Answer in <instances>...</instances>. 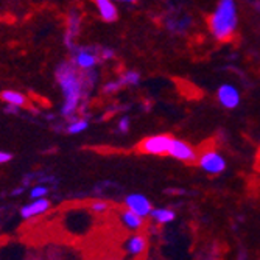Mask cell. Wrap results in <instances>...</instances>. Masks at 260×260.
Returning a JSON list of instances; mask_svg holds the SVG:
<instances>
[{
    "instance_id": "obj_1",
    "label": "cell",
    "mask_w": 260,
    "mask_h": 260,
    "mask_svg": "<svg viewBox=\"0 0 260 260\" xmlns=\"http://www.w3.org/2000/svg\"><path fill=\"white\" fill-rule=\"evenodd\" d=\"M56 80L64 95V105L61 111L64 115H72L83 99V87L86 81L81 77L80 69L70 62H62L58 66Z\"/></svg>"
},
{
    "instance_id": "obj_2",
    "label": "cell",
    "mask_w": 260,
    "mask_h": 260,
    "mask_svg": "<svg viewBox=\"0 0 260 260\" xmlns=\"http://www.w3.org/2000/svg\"><path fill=\"white\" fill-rule=\"evenodd\" d=\"M210 35L220 42L231 41L239 28V8L235 0H218L207 19Z\"/></svg>"
},
{
    "instance_id": "obj_3",
    "label": "cell",
    "mask_w": 260,
    "mask_h": 260,
    "mask_svg": "<svg viewBox=\"0 0 260 260\" xmlns=\"http://www.w3.org/2000/svg\"><path fill=\"white\" fill-rule=\"evenodd\" d=\"M173 137L169 134H154L150 137H145L144 140L137 145V150L144 154L151 156H165L170 151Z\"/></svg>"
},
{
    "instance_id": "obj_4",
    "label": "cell",
    "mask_w": 260,
    "mask_h": 260,
    "mask_svg": "<svg viewBox=\"0 0 260 260\" xmlns=\"http://www.w3.org/2000/svg\"><path fill=\"white\" fill-rule=\"evenodd\" d=\"M198 165L207 175H220L226 170V159L217 150H204L198 156Z\"/></svg>"
},
{
    "instance_id": "obj_5",
    "label": "cell",
    "mask_w": 260,
    "mask_h": 260,
    "mask_svg": "<svg viewBox=\"0 0 260 260\" xmlns=\"http://www.w3.org/2000/svg\"><path fill=\"white\" fill-rule=\"evenodd\" d=\"M169 156H172L181 162H185V164H195V162H198L200 154L197 153V150L190 144H188V142L173 137Z\"/></svg>"
},
{
    "instance_id": "obj_6",
    "label": "cell",
    "mask_w": 260,
    "mask_h": 260,
    "mask_svg": "<svg viewBox=\"0 0 260 260\" xmlns=\"http://www.w3.org/2000/svg\"><path fill=\"white\" fill-rule=\"evenodd\" d=\"M100 55L102 58L108 59V58H112V52L111 50H103V52H92L89 49H81L75 53V58H74V64L80 69V70H90L97 66L99 59H100Z\"/></svg>"
},
{
    "instance_id": "obj_7",
    "label": "cell",
    "mask_w": 260,
    "mask_h": 260,
    "mask_svg": "<svg viewBox=\"0 0 260 260\" xmlns=\"http://www.w3.org/2000/svg\"><path fill=\"white\" fill-rule=\"evenodd\" d=\"M217 100H218V103L223 108H226V109H235V108L240 105V102H242L240 90L235 87L234 84L224 83L217 90Z\"/></svg>"
},
{
    "instance_id": "obj_8",
    "label": "cell",
    "mask_w": 260,
    "mask_h": 260,
    "mask_svg": "<svg viewBox=\"0 0 260 260\" xmlns=\"http://www.w3.org/2000/svg\"><path fill=\"white\" fill-rule=\"evenodd\" d=\"M125 206H126V209L136 212V214L140 215V217H148V215H151V212H153L150 200L147 197H144V195H139V193L128 195L125 198Z\"/></svg>"
},
{
    "instance_id": "obj_9",
    "label": "cell",
    "mask_w": 260,
    "mask_h": 260,
    "mask_svg": "<svg viewBox=\"0 0 260 260\" xmlns=\"http://www.w3.org/2000/svg\"><path fill=\"white\" fill-rule=\"evenodd\" d=\"M50 209V201L49 200H45V198H38L36 201L27 204V206H23L20 209V215L23 218H33L36 215H41L44 214L45 210H49Z\"/></svg>"
},
{
    "instance_id": "obj_10",
    "label": "cell",
    "mask_w": 260,
    "mask_h": 260,
    "mask_svg": "<svg viewBox=\"0 0 260 260\" xmlns=\"http://www.w3.org/2000/svg\"><path fill=\"white\" fill-rule=\"evenodd\" d=\"M93 4H95V8L105 22H114L119 17V11H117V7L112 0H93Z\"/></svg>"
},
{
    "instance_id": "obj_11",
    "label": "cell",
    "mask_w": 260,
    "mask_h": 260,
    "mask_svg": "<svg viewBox=\"0 0 260 260\" xmlns=\"http://www.w3.org/2000/svg\"><path fill=\"white\" fill-rule=\"evenodd\" d=\"M120 218H122V223L128 228V229H134V231H137V229H140L142 226H144V217H140V215H137L136 212H133V210H129V209H126V210H123L122 214H120Z\"/></svg>"
},
{
    "instance_id": "obj_12",
    "label": "cell",
    "mask_w": 260,
    "mask_h": 260,
    "mask_svg": "<svg viewBox=\"0 0 260 260\" xmlns=\"http://www.w3.org/2000/svg\"><path fill=\"white\" fill-rule=\"evenodd\" d=\"M0 97H2V100L10 105V106H16V108H20L27 103V99L22 95V93L16 92V90H4L2 93H0Z\"/></svg>"
},
{
    "instance_id": "obj_13",
    "label": "cell",
    "mask_w": 260,
    "mask_h": 260,
    "mask_svg": "<svg viewBox=\"0 0 260 260\" xmlns=\"http://www.w3.org/2000/svg\"><path fill=\"white\" fill-rule=\"evenodd\" d=\"M126 249L131 254H142L147 249V240L144 235H134L126 243Z\"/></svg>"
},
{
    "instance_id": "obj_14",
    "label": "cell",
    "mask_w": 260,
    "mask_h": 260,
    "mask_svg": "<svg viewBox=\"0 0 260 260\" xmlns=\"http://www.w3.org/2000/svg\"><path fill=\"white\" fill-rule=\"evenodd\" d=\"M151 217L157 223L164 224V223H170V221L175 220V212L172 209H153Z\"/></svg>"
},
{
    "instance_id": "obj_15",
    "label": "cell",
    "mask_w": 260,
    "mask_h": 260,
    "mask_svg": "<svg viewBox=\"0 0 260 260\" xmlns=\"http://www.w3.org/2000/svg\"><path fill=\"white\" fill-rule=\"evenodd\" d=\"M119 80H120V83H122L123 87H129V86L139 84L140 75H139V72H136V70H126V72H123V74L120 75Z\"/></svg>"
},
{
    "instance_id": "obj_16",
    "label": "cell",
    "mask_w": 260,
    "mask_h": 260,
    "mask_svg": "<svg viewBox=\"0 0 260 260\" xmlns=\"http://www.w3.org/2000/svg\"><path fill=\"white\" fill-rule=\"evenodd\" d=\"M87 126H89V123H87L86 120H77V122H72V123L69 125L67 131H69L70 134H80V133L86 131Z\"/></svg>"
},
{
    "instance_id": "obj_17",
    "label": "cell",
    "mask_w": 260,
    "mask_h": 260,
    "mask_svg": "<svg viewBox=\"0 0 260 260\" xmlns=\"http://www.w3.org/2000/svg\"><path fill=\"white\" fill-rule=\"evenodd\" d=\"M47 193H49V188L44 187V185H38L31 190V198L33 200H38V198H44Z\"/></svg>"
},
{
    "instance_id": "obj_18",
    "label": "cell",
    "mask_w": 260,
    "mask_h": 260,
    "mask_svg": "<svg viewBox=\"0 0 260 260\" xmlns=\"http://www.w3.org/2000/svg\"><path fill=\"white\" fill-rule=\"evenodd\" d=\"M90 209L93 212H97V214H103V212H106L109 209V204L106 201H95L90 204Z\"/></svg>"
},
{
    "instance_id": "obj_19",
    "label": "cell",
    "mask_w": 260,
    "mask_h": 260,
    "mask_svg": "<svg viewBox=\"0 0 260 260\" xmlns=\"http://www.w3.org/2000/svg\"><path fill=\"white\" fill-rule=\"evenodd\" d=\"M122 87H123V86H122L120 80H114V81H111V83L105 84V92H106V93H109V92H115V90H119V89H122Z\"/></svg>"
},
{
    "instance_id": "obj_20",
    "label": "cell",
    "mask_w": 260,
    "mask_h": 260,
    "mask_svg": "<svg viewBox=\"0 0 260 260\" xmlns=\"http://www.w3.org/2000/svg\"><path fill=\"white\" fill-rule=\"evenodd\" d=\"M129 126H131V120H129V117L125 115L123 119H120V122H119V131L120 133H128Z\"/></svg>"
},
{
    "instance_id": "obj_21",
    "label": "cell",
    "mask_w": 260,
    "mask_h": 260,
    "mask_svg": "<svg viewBox=\"0 0 260 260\" xmlns=\"http://www.w3.org/2000/svg\"><path fill=\"white\" fill-rule=\"evenodd\" d=\"M13 159V154H10V153H7V151H2L0 150V164H7L8 160H11Z\"/></svg>"
},
{
    "instance_id": "obj_22",
    "label": "cell",
    "mask_w": 260,
    "mask_h": 260,
    "mask_svg": "<svg viewBox=\"0 0 260 260\" xmlns=\"http://www.w3.org/2000/svg\"><path fill=\"white\" fill-rule=\"evenodd\" d=\"M119 2H125V4H136L137 0H119Z\"/></svg>"
}]
</instances>
